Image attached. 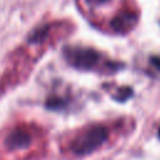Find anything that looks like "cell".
I'll return each instance as SVG.
<instances>
[{"label":"cell","instance_id":"1","mask_svg":"<svg viewBox=\"0 0 160 160\" xmlns=\"http://www.w3.org/2000/svg\"><path fill=\"white\" fill-rule=\"evenodd\" d=\"M108 129L102 125H91L75 134L68 142L69 152L74 156H82L99 149L108 139Z\"/></svg>","mask_w":160,"mask_h":160},{"label":"cell","instance_id":"2","mask_svg":"<svg viewBox=\"0 0 160 160\" xmlns=\"http://www.w3.org/2000/svg\"><path fill=\"white\" fill-rule=\"evenodd\" d=\"M65 58L72 66L81 70H95L101 65V55L89 48H68Z\"/></svg>","mask_w":160,"mask_h":160},{"label":"cell","instance_id":"3","mask_svg":"<svg viewBox=\"0 0 160 160\" xmlns=\"http://www.w3.org/2000/svg\"><path fill=\"white\" fill-rule=\"evenodd\" d=\"M38 138V131L30 125H19L6 135L5 146L10 151H25L30 149Z\"/></svg>","mask_w":160,"mask_h":160},{"label":"cell","instance_id":"4","mask_svg":"<svg viewBox=\"0 0 160 160\" xmlns=\"http://www.w3.org/2000/svg\"><path fill=\"white\" fill-rule=\"evenodd\" d=\"M138 16L134 12H122L115 16L111 21V26L116 32H125L129 31L136 22Z\"/></svg>","mask_w":160,"mask_h":160},{"label":"cell","instance_id":"5","mask_svg":"<svg viewBox=\"0 0 160 160\" xmlns=\"http://www.w3.org/2000/svg\"><path fill=\"white\" fill-rule=\"evenodd\" d=\"M89 6L91 5V6H95V5H102V4H105V2H109L110 0H84Z\"/></svg>","mask_w":160,"mask_h":160},{"label":"cell","instance_id":"6","mask_svg":"<svg viewBox=\"0 0 160 160\" xmlns=\"http://www.w3.org/2000/svg\"><path fill=\"white\" fill-rule=\"evenodd\" d=\"M151 61H152V64H154V65H156V68H159V69H160V58H152V59H151Z\"/></svg>","mask_w":160,"mask_h":160},{"label":"cell","instance_id":"7","mask_svg":"<svg viewBox=\"0 0 160 160\" xmlns=\"http://www.w3.org/2000/svg\"><path fill=\"white\" fill-rule=\"evenodd\" d=\"M159 136H160V129H159Z\"/></svg>","mask_w":160,"mask_h":160}]
</instances>
